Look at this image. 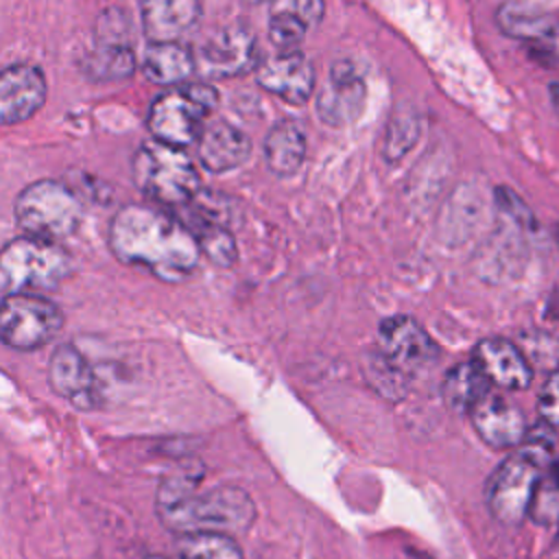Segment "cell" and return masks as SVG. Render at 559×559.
<instances>
[{
  "mask_svg": "<svg viewBox=\"0 0 559 559\" xmlns=\"http://www.w3.org/2000/svg\"><path fill=\"white\" fill-rule=\"evenodd\" d=\"M308 28L290 11L275 7L269 20V37L280 50H295V46L306 37Z\"/></svg>",
  "mask_w": 559,
  "mask_h": 559,
  "instance_id": "obj_28",
  "label": "cell"
},
{
  "mask_svg": "<svg viewBox=\"0 0 559 559\" xmlns=\"http://www.w3.org/2000/svg\"><path fill=\"white\" fill-rule=\"evenodd\" d=\"M48 382L59 397L81 411H94L103 404L100 380L85 354L72 343H63L52 352Z\"/></svg>",
  "mask_w": 559,
  "mask_h": 559,
  "instance_id": "obj_11",
  "label": "cell"
},
{
  "mask_svg": "<svg viewBox=\"0 0 559 559\" xmlns=\"http://www.w3.org/2000/svg\"><path fill=\"white\" fill-rule=\"evenodd\" d=\"M253 72L262 90L290 105H304L312 96L314 70L299 50H280L258 59Z\"/></svg>",
  "mask_w": 559,
  "mask_h": 559,
  "instance_id": "obj_12",
  "label": "cell"
},
{
  "mask_svg": "<svg viewBox=\"0 0 559 559\" xmlns=\"http://www.w3.org/2000/svg\"><path fill=\"white\" fill-rule=\"evenodd\" d=\"M83 70L96 81L127 79L135 70V57L129 41L96 39V48L85 55Z\"/></svg>",
  "mask_w": 559,
  "mask_h": 559,
  "instance_id": "obj_22",
  "label": "cell"
},
{
  "mask_svg": "<svg viewBox=\"0 0 559 559\" xmlns=\"http://www.w3.org/2000/svg\"><path fill=\"white\" fill-rule=\"evenodd\" d=\"M487 391L489 380L474 360L454 365L441 382V395L454 411H469Z\"/></svg>",
  "mask_w": 559,
  "mask_h": 559,
  "instance_id": "obj_23",
  "label": "cell"
},
{
  "mask_svg": "<svg viewBox=\"0 0 559 559\" xmlns=\"http://www.w3.org/2000/svg\"><path fill=\"white\" fill-rule=\"evenodd\" d=\"M550 98H552V105H555V109H557V114H559V83H550Z\"/></svg>",
  "mask_w": 559,
  "mask_h": 559,
  "instance_id": "obj_32",
  "label": "cell"
},
{
  "mask_svg": "<svg viewBox=\"0 0 559 559\" xmlns=\"http://www.w3.org/2000/svg\"><path fill=\"white\" fill-rule=\"evenodd\" d=\"M542 465L544 461L524 448L493 469L485 496L487 507L498 522L515 526L528 515L537 483L542 478Z\"/></svg>",
  "mask_w": 559,
  "mask_h": 559,
  "instance_id": "obj_8",
  "label": "cell"
},
{
  "mask_svg": "<svg viewBox=\"0 0 559 559\" xmlns=\"http://www.w3.org/2000/svg\"><path fill=\"white\" fill-rule=\"evenodd\" d=\"M275 7H282L290 11L297 20L306 24V28H314L325 13V2L323 0H273Z\"/></svg>",
  "mask_w": 559,
  "mask_h": 559,
  "instance_id": "obj_31",
  "label": "cell"
},
{
  "mask_svg": "<svg viewBox=\"0 0 559 559\" xmlns=\"http://www.w3.org/2000/svg\"><path fill=\"white\" fill-rule=\"evenodd\" d=\"M496 24L507 37L531 44L550 59L559 55V22L537 7L511 0L496 11Z\"/></svg>",
  "mask_w": 559,
  "mask_h": 559,
  "instance_id": "obj_16",
  "label": "cell"
},
{
  "mask_svg": "<svg viewBox=\"0 0 559 559\" xmlns=\"http://www.w3.org/2000/svg\"><path fill=\"white\" fill-rule=\"evenodd\" d=\"M190 231L194 234L201 253H205L214 264L231 266L236 262L238 251L227 225L205 221V218H194Z\"/></svg>",
  "mask_w": 559,
  "mask_h": 559,
  "instance_id": "obj_25",
  "label": "cell"
},
{
  "mask_svg": "<svg viewBox=\"0 0 559 559\" xmlns=\"http://www.w3.org/2000/svg\"><path fill=\"white\" fill-rule=\"evenodd\" d=\"M216 100V90L205 83L168 90L151 103L148 131L155 140L183 148L199 138L205 127L203 120L214 109Z\"/></svg>",
  "mask_w": 559,
  "mask_h": 559,
  "instance_id": "obj_6",
  "label": "cell"
},
{
  "mask_svg": "<svg viewBox=\"0 0 559 559\" xmlns=\"http://www.w3.org/2000/svg\"><path fill=\"white\" fill-rule=\"evenodd\" d=\"M378 352L406 376L437 362L439 349L428 332L406 314L386 317L378 328Z\"/></svg>",
  "mask_w": 559,
  "mask_h": 559,
  "instance_id": "obj_10",
  "label": "cell"
},
{
  "mask_svg": "<svg viewBox=\"0 0 559 559\" xmlns=\"http://www.w3.org/2000/svg\"><path fill=\"white\" fill-rule=\"evenodd\" d=\"M140 17L151 41H177L197 26L201 0H140Z\"/></svg>",
  "mask_w": 559,
  "mask_h": 559,
  "instance_id": "obj_19",
  "label": "cell"
},
{
  "mask_svg": "<svg viewBox=\"0 0 559 559\" xmlns=\"http://www.w3.org/2000/svg\"><path fill=\"white\" fill-rule=\"evenodd\" d=\"M367 87L358 70L341 59L332 63L328 83L317 94V116L330 127H343L362 114Z\"/></svg>",
  "mask_w": 559,
  "mask_h": 559,
  "instance_id": "obj_13",
  "label": "cell"
},
{
  "mask_svg": "<svg viewBox=\"0 0 559 559\" xmlns=\"http://www.w3.org/2000/svg\"><path fill=\"white\" fill-rule=\"evenodd\" d=\"M365 378L380 395H384L389 400H400L404 395L406 382H408V376L404 371H400L393 362H389L380 352H376L373 356L367 358Z\"/></svg>",
  "mask_w": 559,
  "mask_h": 559,
  "instance_id": "obj_27",
  "label": "cell"
},
{
  "mask_svg": "<svg viewBox=\"0 0 559 559\" xmlns=\"http://www.w3.org/2000/svg\"><path fill=\"white\" fill-rule=\"evenodd\" d=\"M306 157V135L295 122L275 124L264 140V159L271 173L288 177L299 170Z\"/></svg>",
  "mask_w": 559,
  "mask_h": 559,
  "instance_id": "obj_21",
  "label": "cell"
},
{
  "mask_svg": "<svg viewBox=\"0 0 559 559\" xmlns=\"http://www.w3.org/2000/svg\"><path fill=\"white\" fill-rule=\"evenodd\" d=\"M175 548L177 559H242L234 535L225 533H181Z\"/></svg>",
  "mask_w": 559,
  "mask_h": 559,
  "instance_id": "obj_24",
  "label": "cell"
},
{
  "mask_svg": "<svg viewBox=\"0 0 559 559\" xmlns=\"http://www.w3.org/2000/svg\"><path fill=\"white\" fill-rule=\"evenodd\" d=\"M199 159L210 173H227L249 159L251 140L229 122H210L199 133Z\"/></svg>",
  "mask_w": 559,
  "mask_h": 559,
  "instance_id": "obj_18",
  "label": "cell"
},
{
  "mask_svg": "<svg viewBox=\"0 0 559 559\" xmlns=\"http://www.w3.org/2000/svg\"><path fill=\"white\" fill-rule=\"evenodd\" d=\"M496 203L500 205V210L520 227L533 229L535 227V216L533 212L526 207V203L509 188H496Z\"/></svg>",
  "mask_w": 559,
  "mask_h": 559,
  "instance_id": "obj_29",
  "label": "cell"
},
{
  "mask_svg": "<svg viewBox=\"0 0 559 559\" xmlns=\"http://www.w3.org/2000/svg\"><path fill=\"white\" fill-rule=\"evenodd\" d=\"M83 205L76 194L52 179L26 186L15 199V221L26 236L59 240L76 231Z\"/></svg>",
  "mask_w": 559,
  "mask_h": 559,
  "instance_id": "obj_5",
  "label": "cell"
},
{
  "mask_svg": "<svg viewBox=\"0 0 559 559\" xmlns=\"http://www.w3.org/2000/svg\"><path fill=\"white\" fill-rule=\"evenodd\" d=\"M194 70V52L179 41H151L142 57V72L157 85H179Z\"/></svg>",
  "mask_w": 559,
  "mask_h": 559,
  "instance_id": "obj_20",
  "label": "cell"
},
{
  "mask_svg": "<svg viewBox=\"0 0 559 559\" xmlns=\"http://www.w3.org/2000/svg\"><path fill=\"white\" fill-rule=\"evenodd\" d=\"M419 118L413 109H397L386 127V135H384V146L382 153L386 157V162H397L402 159L417 142L419 138Z\"/></svg>",
  "mask_w": 559,
  "mask_h": 559,
  "instance_id": "obj_26",
  "label": "cell"
},
{
  "mask_svg": "<svg viewBox=\"0 0 559 559\" xmlns=\"http://www.w3.org/2000/svg\"><path fill=\"white\" fill-rule=\"evenodd\" d=\"M146 559H164V557H146Z\"/></svg>",
  "mask_w": 559,
  "mask_h": 559,
  "instance_id": "obj_34",
  "label": "cell"
},
{
  "mask_svg": "<svg viewBox=\"0 0 559 559\" xmlns=\"http://www.w3.org/2000/svg\"><path fill=\"white\" fill-rule=\"evenodd\" d=\"M109 247L124 264L148 269L164 282L186 280L199 264L201 249L186 223L148 205H124L109 225Z\"/></svg>",
  "mask_w": 559,
  "mask_h": 559,
  "instance_id": "obj_1",
  "label": "cell"
},
{
  "mask_svg": "<svg viewBox=\"0 0 559 559\" xmlns=\"http://www.w3.org/2000/svg\"><path fill=\"white\" fill-rule=\"evenodd\" d=\"M467 413L476 435L491 448H513L526 439L522 411L502 395L487 391Z\"/></svg>",
  "mask_w": 559,
  "mask_h": 559,
  "instance_id": "obj_15",
  "label": "cell"
},
{
  "mask_svg": "<svg viewBox=\"0 0 559 559\" xmlns=\"http://www.w3.org/2000/svg\"><path fill=\"white\" fill-rule=\"evenodd\" d=\"M537 411L546 424L559 426V369L546 378L537 397Z\"/></svg>",
  "mask_w": 559,
  "mask_h": 559,
  "instance_id": "obj_30",
  "label": "cell"
},
{
  "mask_svg": "<svg viewBox=\"0 0 559 559\" xmlns=\"http://www.w3.org/2000/svg\"><path fill=\"white\" fill-rule=\"evenodd\" d=\"M133 181L155 203L186 205L199 192V173L179 146L144 142L133 157Z\"/></svg>",
  "mask_w": 559,
  "mask_h": 559,
  "instance_id": "obj_4",
  "label": "cell"
},
{
  "mask_svg": "<svg viewBox=\"0 0 559 559\" xmlns=\"http://www.w3.org/2000/svg\"><path fill=\"white\" fill-rule=\"evenodd\" d=\"M242 2H247V4H262V2H269V0H242Z\"/></svg>",
  "mask_w": 559,
  "mask_h": 559,
  "instance_id": "obj_33",
  "label": "cell"
},
{
  "mask_svg": "<svg viewBox=\"0 0 559 559\" xmlns=\"http://www.w3.org/2000/svg\"><path fill=\"white\" fill-rule=\"evenodd\" d=\"M46 76L39 68L15 63L0 70V124H17L35 116L46 100Z\"/></svg>",
  "mask_w": 559,
  "mask_h": 559,
  "instance_id": "obj_14",
  "label": "cell"
},
{
  "mask_svg": "<svg viewBox=\"0 0 559 559\" xmlns=\"http://www.w3.org/2000/svg\"><path fill=\"white\" fill-rule=\"evenodd\" d=\"M63 328L57 304L35 293H7L0 299V343L28 352L50 343Z\"/></svg>",
  "mask_w": 559,
  "mask_h": 559,
  "instance_id": "obj_7",
  "label": "cell"
},
{
  "mask_svg": "<svg viewBox=\"0 0 559 559\" xmlns=\"http://www.w3.org/2000/svg\"><path fill=\"white\" fill-rule=\"evenodd\" d=\"M258 63L255 35L242 24H229L212 33L194 52V68L212 79L238 76Z\"/></svg>",
  "mask_w": 559,
  "mask_h": 559,
  "instance_id": "obj_9",
  "label": "cell"
},
{
  "mask_svg": "<svg viewBox=\"0 0 559 559\" xmlns=\"http://www.w3.org/2000/svg\"><path fill=\"white\" fill-rule=\"evenodd\" d=\"M70 273V255L57 240L20 236L0 249V290L4 295L50 290Z\"/></svg>",
  "mask_w": 559,
  "mask_h": 559,
  "instance_id": "obj_3",
  "label": "cell"
},
{
  "mask_svg": "<svg viewBox=\"0 0 559 559\" xmlns=\"http://www.w3.org/2000/svg\"><path fill=\"white\" fill-rule=\"evenodd\" d=\"M489 384L507 391H520L531 384L533 371L524 354L504 338H485L476 345L474 358Z\"/></svg>",
  "mask_w": 559,
  "mask_h": 559,
  "instance_id": "obj_17",
  "label": "cell"
},
{
  "mask_svg": "<svg viewBox=\"0 0 559 559\" xmlns=\"http://www.w3.org/2000/svg\"><path fill=\"white\" fill-rule=\"evenodd\" d=\"M157 518L175 533H245L255 520V504L240 487H214L203 493L157 502Z\"/></svg>",
  "mask_w": 559,
  "mask_h": 559,
  "instance_id": "obj_2",
  "label": "cell"
}]
</instances>
